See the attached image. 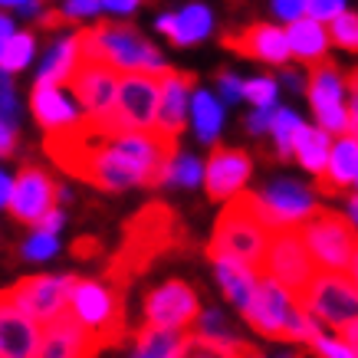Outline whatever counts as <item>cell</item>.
Masks as SVG:
<instances>
[{
	"label": "cell",
	"mask_w": 358,
	"mask_h": 358,
	"mask_svg": "<svg viewBox=\"0 0 358 358\" xmlns=\"http://www.w3.org/2000/svg\"><path fill=\"white\" fill-rule=\"evenodd\" d=\"M46 158L59 171L99 191H129V187H162L168 181V164L174 155L164 152L155 131L122 129L115 115L89 119L79 115L69 125L50 129L43 138Z\"/></svg>",
	"instance_id": "cell-1"
},
{
	"label": "cell",
	"mask_w": 358,
	"mask_h": 358,
	"mask_svg": "<svg viewBox=\"0 0 358 358\" xmlns=\"http://www.w3.org/2000/svg\"><path fill=\"white\" fill-rule=\"evenodd\" d=\"M185 240L187 234L181 227L178 210L164 201H148L122 224V240L106 263L102 280H109L119 289H129L162 257L174 253V250H185Z\"/></svg>",
	"instance_id": "cell-2"
},
{
	"label": "cell",
	"mask_w": 358,
	"mask_h": 358,
	"mask_svg": "<svg viewBox=\"0 0 358 358\" xmlns=\"http://www.w3.org/2000/svg\"><path fill=\"white\" fill-rule=\"evenodd\" d=\"M243 319L253 332L273 342H293V345H309L319 332V319L306 313L293 296L282 289L273 276H260L257 289L243 306Z\"/></svg>",
	"instance_id": "cell-3"
},
{
	"label": "cell",
	"mask_w": 358,
	"mask_h": 358,
	"mask_svg": "<svg viewBox=\"0 0 358 358\" xmlns=\"http://www.w3.org/2000/svg\"><path fill=\"white\" fill-rule=\"evenodd\" d=\"M266 243H270V227L263 224L257 207H253V191L243 187L234 197H227V207L220 210L217 224H214V237L207 243V253L237 257L257 276H263Z\"/></svg>",
	"instance_id": "cell-4"
},
{
	"label": "cell",
	"mask_w": 358,
	"mask_h": 358,
	"mask_svg": "<svg viewBox=\"0 0 358 358\" xmlns=\"http://www.w3.org/2000/svg\"><path fill=\"white\" fill-rule=\"evenodd\" d=\"M79 50L99 56L119 73H164L168 63L131 23L96 20L92 27H79Z\"/></svg>",
	"instance_id": "cell-5"
},
{
	"label": "cell",
	"mask_w": 358,
	"mask_h": 358,
	"mask_svg": "<svg viewBox=\"0 0 358 358\" xmlns=\"http://www.w3.org/2000/svg\"><path fill=\"white\" fill-rule=\"evenodd\" d=\"M69 309L96 336L99 348H115L129 338L125 322V289L109 280H79L69 293Z\"/></svg>",
	"instance_id": "cell-6"
},
{
	"label": "cell",
	"mask_w": 358,
	"mask_h": 358,
	"mask_svg": "<svg viewBox=\"0 0 358 358\" xmlns=\"http://www.w3.org/2000/svg\"><path fill=\"white\" fill-rule=\"evenodd\" d=\"M299 234H303V243L315 266L336 273L348 270L352 253L358 247V230L348 220V214H338L332 207H315L313 217L299 224Z\"/></svg>",
	"instance_id": "cell-7"
},
{
	"label": "cell",
	"mask_w": 358,
	"mask_h": 358,
	"mask_svg": "<svg viewBox=\"0 0 358 358\" xmlns=\"http://www.w3.org/2000/svg\"><path fill=\"white\" fill-rule=\"evenodd\" d=\"M299 306L306 313L326 322L329 329H345L348 322L358 319V286L352 282L348 273L336 270H315V276L309 280L306 293L299 296Z\"/></svg>",
	"instance_id": "cell-8"
},
{
	"label": "cell",
	"mask_w": 358,
	"mask_h": 358,
	"mask_svg": "<svg viewBox=\"0 0 358 358\" xmlns=\"http://www.w3.org/2000/svg\"><path fill=\"white\" fill-rule=\"evenodd\" d=\"M263 276H273L286 293L299 303L306 293L309 280L315 276V260L303 243L299 227H276L270 230V243H266V260H263Z\"/></svg>",
	"instance_id": "cell-9"
},
{
	"label": "cell",
	"mask_w": 358,
	"mask_h": 358,
	"mask_svg": "<svg viewBox=\"0 0 358 358\" xmlns=\"http://www.w3.org/2000/svg\"><path fill=\"white\" fill-rule=\"evenodd\" d=\"M306 96L313 106L315 125L329 135H345L352 129L345 109V73L338 69L332 59H319L309 66V79H306Z\"/></svg>",
	"instance_id": "cell-10"
},
{
	"label": "cell",
	"mask_w": 358,
	"mask_h": 358,
	"mask_svg": "<svg viewBox=\"0 0 358 358\" xmlns=\"http://www.w3.org/2000/svg\"><path fill=\"white\" fill-rule=\"evenodd\" d=\"M119 69L109 66L99 56H89L79 50V59L73 66V73L66 79V86L73 89V96L83 106V115L89 119H106L115 109V92H119Z\"/></svg>",
	"instance_id": "cell-11"
},
{
	"label": "cell",
	"mask_w": 358,
	"mask_h": 358,
	"mask_svg": "<svg viewBox=\"0 0 358 358\" xmlns=\"http://www.w3.org/2000/svg\"><path fill=\"white\" fill-rule=\"evenodd\" d=\"M141 315H145L141 326L185 332V329L194 326L197 315H201V299H197L191 282H185L181 276H171V280H164L162 286H155V289L145 293Z\"/></svg>",
	"instance_id": "cell-12"
},
{
	"label": "cell",
	"mask_w": 358,
	"mask_h": 358,
	"mask_svg": "<svg viewBox=\"0 0 358 358\" xmlns=\"http://www.w3.org/2000/svg\"><path fill=\"white\" fill-rule=\"evenodd\" d=\"M164 73H122L115 92V122L131 131H155Z\"/></svg>",
	"instance_id": "cell-13"
},
{
	"label": "cell",
	"mask_w": 358,
	"mask_h": 358,
	"mask_svg": "<svg viewBox=\"0 0 358 358\" xmlns=\"http://www.w3.org/2000/svg\"><path fill=\"white\" fill-rule=\"evenodd\" d=\"M253 207H257L263 224L276 230V227H299L303 220H309L315 214L319 201H315L313 187L280 178V181L266 185V191L253 194Z\"/></svg>",
	"instance_id": "cell-14"
},
{
	"label": "cell",
	"mask_w": 358,
	"mask_h": 358,
	"mask_svg": "<svg viewBox=\"0 0 358 358\" xmlns=\"http://www.w3.org/2000/svg\"><path fill=\"white\" fill-rule=\"evenodd\" d=\"M59 197V185L53 181V174L46 171L43 164L27 162L10 181V197H7V210L13 220L20 224H36L46 210L56 204Z\"/></svg>",
	"instance_id": "cell-15"
},
{
	"label": "cell",
	"mask_w": 358,
	"mask_h": 358,
	"mask_svg": "<svg viewBox=\"0 0 358 358\" xmlns=\"http://www.w3.org/2000/svg\"><path fill=\"white\" fill-rule=\"evenodd\" d=\"M76 286V276L73 273H63V276H23L7 289L13 303L20 306L27 315H33L40 326L56 319L69 306V293Z\"/></svg>",
	"instance_id": "cell-16"
},
{
	"label": "cell",
	"mask_w": 358,
	"mask_h": 358,
	"mask_svg": "<svg viewBox=\"0 0 358 358\" xmlns=\"http://www.w3.org/2000/svg\"><path fill=\"white\" fill-rule=\"evenodd\" d=\"M197 89L194 73H178L164 69L162 76V99H158V122H155V138L162 141L164 152L178 155V138L187 125V96Z\"/></svg>",
	"instance_id": "cell-17"
},
{
	"label": "cell",
	"mask_w": 358,
	"mask_h": 358,
	"mask_svg": "<svg viewBox=\"0 0 358 358\" xmlns=\"http://www.w3.org/2000/svg\"><path fill=\"white\" fill-rule=\"evenodd\" d=\"M99 342L83 322H79L73 309L66 306L63 313L43 322V336H40V348L33 358H96Z\"/></svg>",
	"instance_id": "cell-18"
},
{
	"label": "cell",
	"mask_w": 358,
	"mask_h": 358,
	"mask_svg": "<svg viewBox=\"0 0 358 358\" xmlns=\"http://www.w3.org/2000/svg\"><path fill=\"white\" fill-rule=\"evenodd\" d=\"M253 174V162H250V152L243 148H230V145H214V152L207 158L204 168V191L210 201H227L237 191H243V185Z\"/></svg>",
	"instance_id": "cell-19"
},
{
	"label": "cell",
	"mask_w": 358,
	"mask_h": 358,
	"mask_svg": "<svg viewBox=\"0 0 358 358\" xmlns=\"http://www.w3.org/2000/svg\"><path fill=\"white\" fill-rule=\"evenodd\" d=\"M220 43L234 50L237 56H247V59H257V63L282 66L289 59L286 30H280L276 23H250V27H243L237 33H224Z\"/></svg>",
	"instance_id": "cell-20"
},
{
	"label": "cell",
	"mask_w": 358,
	"mask_h": 358,
	"mask_svg": "<svg viewBox=\"0 0 358 358\" xmlns=\"http://www.w3.org/2000/svg\"><path fill=\"white\" fill-rule=\"evenodd\" d=\"M43 326L13 303L7 289L0 293V358H33L40 348Z\"/></svg>",
	"instance_id": "cell-21"
},
{
	"label": "cell",
	"mask_w": 358,
	"mask_h": 358,
	"mask_svg": "<svg viewBox=\"0 0 358 358\" xmlns=\"http://www.w3.org/2000/svg\"><path fill=\"white\" fill-rule=\"evenodd\" d=\"M355 174H358V141H355V135L345 131V135H338V141L332 145L322 174H315V187H319V194L336 197V194H342L345 187H352Z\"/></svg>",
	"instance_id": "cell-22"
},
{
	"label": "cell",
	"mask_w": 358,
	"mask_h": 358,
	"mask_svg": "<svg viewBox=\"0 0 358 358\" xmlns=\"http://www.w3.org/2000/svg\"><path fill=\"white\" fill-rule=\"evenodd\" d=\"M158 30L171 40L174 46H194L210 36L214 30V13L204 3H187L178 13H162L158 17Z\"/></svg>",
	"instance_id": "cell-23"
},
{
	"label": "cell",
	"mask_w": 358,
	"mask_h": 358,
	"mask_svg": "<svg viewBox=\"0 0 358 358\" xmlns=\"http://www.w3.org/2000/svg\"><path fill=\"white\" fill-rule=\"evenodd\" d=\"M207 260L214 263V273H217V282H220V293L227 296L230 303L243 313V306L250 303V296H253V289H257V280H260V276L250 270L243 260L227 257V253H207Z\"/></svg>",
	"instance_id": "cell-24"
},
{
	"label": "cell",
	"mask_w": 358,
	"mask_h": 358,
	"mask_svg": "<svg viewBox=\"0 0 358 358\" xmlns=\"http://www.w3.org/2000/svg\"><path fill=\"white\" fill-rule=\"evenodd\" d=\"M286 40H289V56L299 59L303 66H313V63H319V59H326L329 56L326 23L313 20V17H299V20L289 23Z\"/></svg>",
	"instance_id": "cell-25"
},
{
	"label": "cell",
	"mask_w": 358,
	"mask_h": 358,
	"mask_svg": "<svg viewBox=\"0 0 358 358\" xmlns=\"http://www.w3.org/2000/svg\"><path fill=\"white\" fill-rule=\"evenodd\" d=\"M30 109H33V119L40 122V129L43 131L59 129V125H69V122L79 119V112L66 102L63 89L59 86H43V83H36V86H33Z\"/></svg>",
	"instance_id": "cell-26"
},
{
	"label": "cell",
	"mask_w": 358,
	"mask_h": 358,
	"mask_svg": "<svg viewBox=\"0 0 358 358\" xmlns=\"http://www.w3.org/2000/svg\"><path fill=\"white\" fill-rule=\"evenodd\" d=\"M185 348H187V329L185 332H171V329L138 326L135 329V352H131V358H185Z\"/></svg>",
	"instance_id": "cell-27"
},
{
	"label": "cell",
	"mask_w": 358,
	"mask_h": 358,
	"mask_svg": "<svg viewBox=\"0 0 358 358\" xmlns=\"http://www.w3.org/2000/svg\"><path fill=\"white\" fill-rule=\"evenodd\" d=\"M329 152H332V135L322 131L319 125H306L303 122L299 131H296V145H293L296 162L303 164L309 174H322V168L329 162Z\"/></svg>",
	"instance_id": "cell-28"
},
{
	"label": "cell",
	"mask_w": 358,
	"mask_h": 358,
	"mask_svg": "<svg viewBox=\"0 0 358 358\" xmlns=\"http://www.w3.org/2000/svg\"><path fill=\"white\" fill-rule=\"evenodd\" d=\"M76 59H79V27H76V33H69L66 40H59L53 46V53L46 56L36 83H43V86H66V79L73 73Z\"/></svg>",
	"instance_id": "cell-29"
},
{
	"label": "cell",
	"mask_w": 358,
	"mask_h": 358,
	"mask_svg": "<svg viewBox=\"0 0 358 358\" xmlns=\"http://www.w3.org/2000/svg\"><path fill=\"white\" fill-rule=\"evenodd\" d=\"M191 119H194V135L197 141L204 145H214L224 129V106L217 99L204 92V89H194V99H191Z\"/></svg>",
	"instance_id": "cell-30"
},
{
	"label": "cell",
	"mask_w": 358,
	"mask_h": 358,
	"mask_svg": "<svg viewBox=\"0 0 358 358\" xmlns=\"http://www.w3.org/2000/svg\"><path fill=\"white\" fill-rule=\"evenodd\" d=\"M299 125H303V119H299L293 109L276 106L273 122H270V135H273V141H276V158H280V162H289V158H293V145H296Z\"/></svg>",
	"instance_id": "cell-31"
},
{
	"label": "cell",
	"mask_w": 358,
	"mask_h": 358,
	"mask_svg": "<svg viewBox=\"0 0 358 358\" xmlns=\"http://www.w3.org/2000/svg\"><path fill=\"white\" fill-rule=\"evenodd\" d=\"M33 50H36V40L30 33H13L0 50V69L3 73H23L33 59Z\"/></svg>",
	"instance_id": "cell-32"
},
{
	"label": "cell",
	"mask_w": 358,
	"mask_h": 358,
	"mask_svg": "<svg viewBox=\"0 0 358 358\" xmlns=\"http://www.w3.org/2000/svg\"><path fill=\"white\" fill-rule=\"evenodd\" d=\"M329 43H336L345 53H358V13L355 10H342L338 17L329 20Z\"/></svg>",
	"instance_id": "cell-33"
},
{
	"label": "cell",
	"mask_w": 358,
	"mask_h": 358,
	"mask_svg": "<svg viewBox=\"0 0 358 358\" xmlns=\"http://www.w3.org/2000/svg\"><path fill=\"white\" fill-rule=\"evenodd\" d=\"M204 178V168L197 158L191 155H174L171 164H168V181L164 185H178V187H197V181Z\"/></svg>",
	"instance_id": "cell-34"
},
{
	"label": "cell",
	"mask_w": 358,
	"mask_h": 358,
	"mask_svg": "<svg viewBox=\"0 0 358 358\" xmlns=\"http://www.w3.org/2000/svg\"><path fill=\"white\" fill-rule=\"evenodd\" d=\"M56 253H59V240H56V234H46V230L33 227V234L23 240V257L33 260V263H43V260H50V257H56Z\"/></svg>",
	"instance_id": "cell-35"
},
{
	"label": "cell",
	"mask_w": 358,
	"mask_h": 358,
	"mask_svg": "<svg viewBox=\"0 0 358 358\" xmlns=\"http://www.w3.org/2000/svg\"><path fill=\"white\" fill-rule=\"evenodd\" d=\"M276 79L270 76H257L243 83V99H247L253 109H266V106H276Z\"/></svg>",
	"instance_id": "cell-36"
},
{
	"label": "cell",
	"mask_w": 358,
	"mask_h": 358,
	"mask_svg": "<svg viewBox=\"0 0 358 358\" xmlns=\"http://www.w3.org/2000/svg\"><path fill=\"white\" fill-rule=\"evenodd\" d=\"M0 119L17 125L20 119V109H17V92H13V83H10V73L0 69Z\"/></svg>",
	"instance_id": "cell-37"
},
{
	"label": "cell",
	"mask_w": 358,
	"mask_h": 358,
	"mask_svg": "<svg viewBox=\"0 0 358 358\" xmlns=\"http://www.w3.org/2000/svg\"><path fill=\"white\" fill-rule=\"evenodd\" d=\"M345 3L348 0H306V17H313V20H319V23H329L332 17L348 10Z\"/></svg>",
	"instance_id": "cell-38"
},
{
	"label": "cell",
	"mask_w": 358,
	"mask_h": 358,
	"mask_svg": "<svg viewBox=\"0 0 358 358\" xmlns=\"http://www.w3.org/2000/svg\"><path fill=\"white\" fill-rule=\"evenodd\" d=\"M217 89H220V99H224L227 106H234V102L243 99V83H240L230 69H220L217 73Z\"/></svg>",
	"instance_id": "cell-39"
},
{
	"label": "cell",
	"mask_w": 358,
	"mask_h": 358,
	"mask_svg": "<svg viewBox=\"0 0 358 358\" xmlns=\"http://www.w3.org/2000/svg\"><path fill=\"white\" fill-rule=\"evenodd\" d=\"M273 17L282 23H293L299 17H306V0H270Z\"/></svg>",
	"instance_id": "cell-40"
},
{
	"label": "cell",
	"mask_w": 358,
	"mask_h": 358,
	"mask_svg": "<svg viewBox=\"0 0 358 358\" xmlns=\"http://www.w3.org/2000/svg\"><path fill=\"white\" fill-rule=\"evenodd\" d=\"M99 10H102V3H99V0H66L63 3V13L66 17H73L76 23L92 20Z\"/></svg>",
	"instance_id": "cell-41"
},
{
	"label": "cell",
	"mask_w": 358,
	"mask_h": 358,
	"mask_svg": "<svg viewBox=\"0 0 358 358\" xmlns=\"http://www.w3.org/2000/svg\"><path fill=\"white\" fill-rule=\"evenodd\" d=\"M345 92H348V102H345L348 122H352V129H358V66L345 73Z\"/></svg>",
	"instance_id": "cell-42"
},
{
	"label": "cell",
	"mask_w": 358,
	"mask_h": 358,
	"mask_svg": "<svg viewBox=\"0 0 358 358\" xmlns=\"http://www.w3.org/2000/svg\"><path fill=\"white\" fill-rule=\"evenodd\" d=\"M36 23H40V30H63V27L76 30V27H83V23H76L73 17H66L63 10H43L36 17Z\"/></svg>",
	"instance_id": "cell-43"
},
{
	"label": "cell",
	"mask_w": 358,
	"mask_h": 358,
	"mask_svg": "<svg viewBox=\"0 0 358 358\" xmlns=\"http://www.w3.org/2000/svg\"><path fill=\"white\" fill-rule=\"evenodd\" d=\"M273 112H276V106H266V109H253V115L243 122L250 135H266V131H270V122H273Z\"/></svg>",
	"instance_id": "cell-44"
},
{
	"label": "cell",
	"mask_w": 358,
	"mask_h": 358,
	"mask_svg": "<svg viewBox=\"0 0 358 358\" xmlns=\"http://www.w3.org/2000/svg\"><path fill=\"white\" fill-rule=\"evenodd\" d=\"M63 224H66V210L53 204V207H50V210L43 214V217L33 224V227H36V230H46V234H59V230H63Z\"/></svg>",
	"instance_id": "cell-45"
},
{
	"label": "cell",
	"mask_w": 358,
	"mask_h": 358,
	"mask_svg": "<svg viewBox=\"0 0 358 358\" xmlns=\"http://www.w3.org/2000/svg\"><path fill=\"white\" fill-rule=\"evenodd\" d=\"M17 141H20L17 125H10V122L0 119V162H3V158H10V155L17 152Z\"/></svg>",
	"instance_id": "cell-46"
},
{
	"label": "cell",
	"mask_w": 358,
	"mask_h": 358,
	"mask_svg": "<svg viewBox=\"0 0 358 358\" xmlns=\"http://www.w3.org/2000/svg\"><path fill=\"white\" fill-rule=\"evenodd\" d=\"M73 257H76V260H96V257H102V243H99L96 237H76Z\"/></svg>",
	"instance_id": "cell-47"
},
{
	"label": "cell",
	"mask_w": 358,
	"mask_h": 358,
	"mask_svg": "<svg viewBox=\"0 0 358 358\" xmlns=\"http://www.w3.org/2000/svg\"><path fill=\"white\" fill-rule=\"evenodd\" d=\"M276 83H282L289 92H306V79L299 76V73H293V69H282V76L276 79Z\"/></svg>",
	"instance_id": "cell-48"
},
{
	"label": "cell",
	"mask_w": 358,
	"mask_h": 358,
	"mask_svg": "<svg viewBox=\"0 0 358 358\" xmlns=\"http://www.w3.org/2000/svg\"><path fill=\"white\" fill-rule=\"evenodd\" d=\"M99 3H102V10H109V13H131L141 0H99Z\"/></svg>",
	"instance_id": "cell-49"
},
{
	"label": "cell",
	"mask_w": 358,
	"mask_h": 358,
	"mask_svg": "<svg viewBox=\"0 0 358 358\" xmlns=\"http://www.w3.org/2000/svg\"><path fill=\"white\" fill-rule=\"evenodd\" d=\"M338 338H342V342H345V345L358 355V319L355 322H348L345 329H338Z\"/></svg>",
	"instance_id": "cell-50"
},
{
	"label": "cell",
	"mask_w": 358,
	"mask_h": 358,
	"mask_svg": "<svg viewBox=\"0 0 358 358\" xmlns=\"http://www.w3.org/2000/svg\"><path fill=\"white\" fill-rule=\"evenodd\" d=\"M13 30H17V23H13L10 17H3V13H0V50H3V43L13 36Z\"/></svg>",
	"instance_id": "cell-51"
},
{
	"label": "cell",
	"mask_w": 358,
	"mask_h": 358,
	"mask_svg": "<svg viewBox=\"0 0 358 358\" xmlns=\"http://www.w3.org/2000/svg\"><path fill=\"white\" fill-rule=\"evenodd\" d=\"M7 197H10V178L0 171V207L7 204Z\"/></svg>",
	"instance_id": "cell-52"
},
{
	"label": "cell",
	"mask_w": 358,
	"mask_h": 358,
	"mask_svg": "<svg viewBox=\"0 0 358 358\" xmlns=\"http://www.w3.org/2000/svg\"><path fill=\"white\" fill-rule=\"evenodd\" d=\"M348 220H352V224H355V230H358V194L348 197Z\"/></svg>",
	"instance_id": "cell-53"
},
{
	"label": "cell",
	"mask_w": 358,
	"mask_h": 358,
	"mask_svg": "<svg viewBox=\"0 0 358 358\" xmlns=\"http://www.w3.org/2000/svg\"><path fill=\"white\" fill-rule=\"evenodd\" d=\"M348 276H352V282L358 286V247H355V253H352V263H348Z\"/></svg>",
	"instance_id": "cell-54"
},
{
	"label": "cell",
	"mask_w": 358,
	"mask_h": 358,
	"mask_svg": "<svg viewBox=\"0 0 358 358\" xmlns=\"http://www.w3.org/2000/svg\"><path fill=\"white\" fill-rule=\"evenodd\" d=\"M23 0H0V7H20Z\"/></svg>",
	"instance_id": "cell-55"
},
{
	"label": "cell",
	"mask_w": 358,
	"mask_h": 358,
	"mask_svg": "<svg viewBox=\"0 0 358 358\" xmlns=\"http://www.w3.org/2000/svg\"><path fill=\"white\" fill-rule=\"evenodd\" d=\"M348 135H355V141H358V129H348Z\"/></svg>",
	"instance_id": "cell-56"
},
{
	"label": "cell",
	"mask_w": 358,
	"mask_h": 358,
	"mask_svg": "<svg viewBox=\"0 0 358 358\" xmlns=\"http://www.w3.org/2000/svg\"><path fill=\"white\" fill-rule=\"evenodd\" d=\"M50 3H53V0H43V7H50Z\"/></svg>",
	"instance_id": "cell-57"
},
{
	"label": "cell",
	"mask_w": 358,
	"mask_h": 358,
	"mask_svg": "<svg viewBox=\"0 0 358 358\" xmlns=\"http://www.w3.org/2000/svg\"><path fill=\"white\" fill-rule=\"evenodd\" d=\"M352 185H355V187H358V174H355V181H352Z\"/></svg>",
	"instance_id": "cell-58"
}]
</instances>
